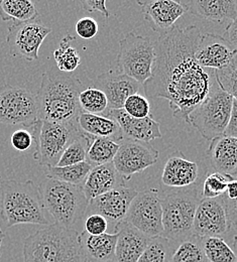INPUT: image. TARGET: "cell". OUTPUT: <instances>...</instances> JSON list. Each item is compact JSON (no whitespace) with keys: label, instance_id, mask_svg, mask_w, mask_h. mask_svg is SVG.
<instances>
[{"label":"cell","instance_id":"obj_1","mask_svg":"<svg viewBox=\"0 0 237 262\" xmlns=\"http://www.w3.org/2000/svg\"><path fill=\"white\" fill-rule=\"evenodd\" d=\"M201 31L196 26L174 27L155 42L152 76L143 84L146 97L169 101L173 115L190 124V114L209 95L214 83L208 70L195 59ZM215 77V76H214Z\"/></svg>","mask_w":237,"mask_h":262},{"label":"cell","instance_id":"obj_2","mask_svg":"<svg viewBox=\"0 0 237 262\" xmlns=\"http://www.w3.org/2000/svg\"><path fill=\"white\" fill-rule=\"evenodd\" d=\"M82 84L73 74L48 71L42 74L35 95L38 120L57 123H78L82 112L79 95Z\"/></svg>","mask_w":237,"mask_h":262},{"label":"cell","instance_id":"obj_3","mask_svg":"<svg viewBox=\"0 0 237 262\" xmlns=\"http://www.w3.org/2000/svg\"><path fill=\"white\" fill-rule=\"evenodd\" d=\"M24 262H87L80 233L53 223L24 242Z\"/></svg>","mask_w":237,"mask_h":262},{"label":"cell","instance_id":"obj_4","mask_svg":"<svg viewBox=\"0 0 237 262\" xmlns=\"http://www.w3.org/2000/svg\"><path fill=\"white\" fill-rule=\"evenodd\" d=\"M0 215L7 227L20 224L51 225L46 216L38 186L33 181L17 182L0 178Z\"/></svg>","mask_w":237,"mask_h":262},{"label":"cell","instance_id":"obj_5","mask_svg":"<svg viewBox=\"0 0 237 262\" xmlns=\"http://www.w3.org/2000/svg\"><path fill=\"white\" fill-rule=\"evenodd\" d=\"M38 191L45 209L56 224L74 229L73 227L85 218L89 201L82 186L46 178L38 186Z\"/></svg>","mask_w":237,"mask_h":262},{"label":"cell","instance_id":"obj_6","mask_svg":"<svg viewBox=\"0 0 237 262\" xmlns=\"http://www.w3.org/2000/svg\"><path fill=\"white\" fill-rule=\"evenodd\" d=\"M193 185L188 188L173 190L162 200L163 207V237L175 243L193 235V225L196 211L202 195L200 186Z\"/></svg>","mask_w":237,"mask_h":262},{"label":"cell","instance_id":"obj_7","mask_svg":"<svg viewBox=\"0 0 237 262\" xmlns=\"http://www.w3.org/2000/svg\"><path fill=\"white\" fill-rule=\"evenodd\" d=\"M33 133L35 150L34 159L41 166H57L63 152L84 132L78 123H57L38 120L28 128Z\"/></svg>","mask_w":237,"mask_h":262},{"label":"cell","instance_id":"obj_8","mask_svg":"<svg viewBox=\"0 0 237 262\" xmlns=\"http://www.w3.org/2000/svg\"><path fill=\"white\" fill-rule=\"evenodd\" d=\"M232 103L233 97L215 82L209 95L190 114V124L207 140L223 135L230 118Z\"/></svg>","mask_w":237,"mask_h":262},{"label":"cell","instance_id":"obj_9","mask_svg":"<svg viewBox=\"0 0 237 262\" xmlns=\"http://www.w3.org/2000/svg\"><path fill=\"white\" fill-rule=\"evenodd\" d=\"M118 71L141 85L150 78L156 60L155 43L147 36L130 33L119 41Z\"/></svg>","mask_w":237,"mask_h":262},{"label":"cell","instance_id":"obj_10","mask_svg":"<svg viewBox=\"0 0 237 262\" xmlns=\"http://www.w3.org/2000/svg\"><path fill=\"white\" fill-rule=\"evenodd\" d=\"M37 121L36 97L29 89L11 85L0 87V124L30 128Z\"/></svg>","mask_w":237,"mask_h":262},{"label":"cell","instance_id":"obj_11","mask_svg":"<svg viewBox=\"0 0 237 262\" xmlns=\"http://www.w3.org/2000/svg\"><path fill=\"white\" fill-rule=\"evenodd\" d=\"M124 221L149 238L163 236V207L158 190L137 193Z\"/></svg>","mask_w":237,"mask_h":262},{"label":"cell","instance_id":"obj_12","mask_svg":"<svg viewBox=\"0 0 237 262\" xmlns=\"http://www.w3.org/2000/svg\"><path fill=\"white\" fill-rule=\"evenodd\" d=\"M51 33L52 29L37 19L12 24L6 36L10 56L20 57L29 62L37 60L40 46Z\"/></svg>","mask_w":237,"mask_h":262},{"label":"cell","instance_id":"obj_13","mask_svg":"<svg viewBox=\"0 0 237 262\" xmlns=\"http://www.w3.org/2000/svg\"><path fill=\"white\" fill-rule=\"evenodd\" d=\"M158 159L159 151L147 143L124 139L112 163L122 180L128 181L134 174L156 164Z\"/></svg>","mask_w":237,"mask_h":262},{"label":"cell","instance_id":"obj_14","mask_svg":"<svg viewBox=\"0 0 237 262\" xmlns=\"http://www.w3.org/2000/svg\"><path fill=\"white\" fill-rule=\"evenodd\" d=\"M133 188H127L124 185L97 196L89 202L86 215L99 214L103 216L109 225L115 227L125 220L130 206L137 195Z\"/></svg>","mask_w":237,"mask_h":262},{"label":"cell","instance_id":"obj_15","mask_svg":"<svg viewBox=\"0 0 237 262\" xmlns=\"http://www.w3.org/2000/svg\"><path fill=\"white\" fill-rule=\"evenodd\" d=\"M193 233L200 237H222L228 233L223 196L200 201L194 219Z\"/></svg>","mask_w":237,"mask_h":262},{"label":"cell","instance_id":"obj_16","mask_svg":"<svg viewBox=\"0 0 237 262\" xmlns=\"http://www.w3.org/2000/svg\"><path fill=\"white\" fill-rule=\"evenodd\" d=\"M93 88L101 90L108 100V110H113L122 109L126 99L138 94L143 87L135 79L117 70L99 75L93 82Z\"/></svg>","mask_w":237,"mask_h":262},{"label":"cell","instance_id":"obj_17","mask_svg":"<svg viewBox=\"0 0 237 262\" xmlns=\"http://www.w3.org/2000/svg\"><path fill=\"white\" fill-rule=\"evenodd\" d=\"M236 53L222 36L202 33L195 52V59L206 70L219 71L230 65Z\"/></svg>","mask_w":237,"mask_h":262},{"label":"cell","instance_id":"obj_18","mask_svg":"<svg viewBox=\"0 0 237 262\" xmlns=\"http://www.w3.org/2000/svg\"><path fill=\"white\" fill-rule=\"evenodd\" d=\"M104 116L111 118L118 123L124 139L148 143L150 140L163 137L160 123L150 115L145 118H135L128 115L122 108L108 110Z\"/></svg>","mask_w":237,"mask_h":262},{"label":"cell","instance_id":"obj_19","mask_svg":"<svg viewBox=\"0 0 237 262\" xmlns=\"http://www.w3.org/2000/svg\"><path fill=\"white\" fill-rule=\"evenodd\" d=\"M137 4L154 30L161 33L170 31L176 21L187 12L181 2L173 0H144L137 1Z\"/></svg>","mask_w":237,"mask_h":262},{"label":"cell","instance_id":"obj_20","mask_svg":"<svg viewBox=\"0 0 237 262\" xmlns=\"http://www.w3.org/2000/svg\"><path fill=\"white\" fill-rule=\"evenodd\" d=\"M114 233H117L116 262H137L152 239L125 221L115 227Z\"/></svg>","mask_w":237,"mask_h":262},{"label":"cell","instance_id":"obj_21","mask_svg":"<svg viewBox=\"0 0 237 262\" xmlns=\"http://www.w3.org/2000/svg\"><path fill=\"white\" fill-rule=\"evenodd\" d=\"M199 179V166L197 163L189 161L176 152L166 162L162 174V184L175 190L193 186Z\"/></svg>","mask_w":237,"mask_h":262},{"label":"cell","instance_id":"obj_22","mask_svg":"<svg viewBox=\"0 0 237 262\" xmlns=\"http://www.w3.org/2000/svg\"><path fill=\"white\" fill-rule=\"evenodd\" d=\"M181 3L188 13L217 24L231 23L237 16V0H189Z\"/></svg>","mask_w":237,"mask_h":262},{"label":"cell","instance_id":"obj_23","mask_svg":"<svg viewBox=\"0 0 237 262\" xmlns=\"http://www.w3.org/2000/svg\"><path fill=\"white\" fill-rule=\"evenodd\" d=\"M120 186H123V180L116 171L113 163H109L94 166L82 188L87 200L90 202Z\"/></svg>","mask_w":237,"mask_h":262},{"label":"cell","instance_id":"obj_24","mask_svg":"<svg viewBox=\"0 0 237 262\" xmlns=\"http://www.w3.org/2000/svg\"><path fill=\"white\" fill-rule=\"evenodd\" d=\"M211 164L218 172L237 174V138L221 135L211 140L208 148Z\"/></svg>","mask_w":237,"mask_h":262},{"label":"cell","instance_id":"obj_25","mask_svg":"<svg viewBox=\"0 0 237 262\" xmlns=\"http://www.w3.org/2000/svg\"><path fill=\"white\" fill-rule=\"evenodd\" d=\"M80 238L87 262L115 260L117 233H105L93 236L83 231L80 233Z\"/></svg>","mask_w":237,"mask_h":262},{"label":"cell","instance_id":"obj_26","mask_svg":"<svg viewBox=\"0 0 237 262\" xmlns=\"http://www.w3.org/2000/svg\"><path fill=\"white\" fill-rule=\"evenodd\" d=\"M78 124L81 130L92 137L106 138L117 143H121L124 140L123 133L118 123L106 116L89 114L82 111L78 119Z\"/></svg>","mask_w":237,"mask_h":262},{"label":"cell","instance_id":"obj_27","mask_svg":"<svg viewBox=\"0 0 237 262\" xmlns=\"http://www.w3.org/2000/svg\"><path fill=\"white\" fill-rule=\"evenodd\" d=\"M38 12L31 0H1L0 17L4 21L12 20L13 24H20L36 19Z\"/></svg>","mask_w":237,"mask_h":262},{"label":"cell","instance_id":"obj_28","mask_svg":"<svg viewBox=\"0 0 237 262\" xmlns=\"http://www.w3.org/2000/svg\"><path fill=\"white\" fill-rule=\"evenodd\" d=\"M93 167L94 166L87 161L68 166H53L48 168L47 178L75 186H83Z\"/></svg>","mask_w":237,"mask_h":262},{"label":"cell","instance_id":"obj_29","mask_svg":"<svg viewBox=\"0 0 237 262\" xmlns=\"http://www.w3.org/2000/svg\"><path fill=\"white\" fill-rule=\"evenodd\" d=\"M170 262H209L204 252L202 237L193 234L178 243Z\"/></svg>","mask_w":237,"mask_h":262},{"label":"cell","instance_id":"obj_30","mask_svg":"<svg viewBox=\"0 0 237 262\" xmlns=\"http://www.w3.org/2000/svg\"><path fill=\"white\" fill-rule=\"evenodd\" d=\"M120 143L106 138L94 137L87 150V162L93 166L112 163Z\"/></svg>","mask_w":237,"mask_h":262},{"label":"cell","instance_id":"obj_31","mask_svg":"<svg viewBox=\"0 0 237 262\" xmlns=\"http://www.w3.org/2000/svg\"><path fill=\"white\" fill-rule=\"evenodd\" d=\"M177 245L163 236L154 237L137 262H170Z\"/></svg>","mask_w":237,"mask_h":262},{"label":"cell","instance_id":"obj_32","mask_svg":"<svg viewBox=\"0 0 237 262\" xmlns=\"http://www.w3.org/2000/svg\"><path fill=\"white\" fill-rule=\"evenodd\" d=\"M204 252L209 262H237L236 253L222 237H202Z\"/></svg>","mask_w":237,"mask_h":262},{"label":"cell","instance_id":"obj_33","mask_svg":"<svg viewBox=\"0 0 237 262\" xmlns=\"http://www.w3.org/2000/svg\"><path fill=\"white\" fill-rule=\"evenodd\" d=\"M75 39V36L68 33L63 37L59 49L54 52L55 61L60 72L72 74L81 63V57L78 51L70 46V43Z\"/></svg>","mask_w":237,"mask_h":262},{"label":"cell","instance_id":"obj_34","mask_svg":"<svg viewBox=\"0 0 237 262\" xmlns=\"http://www.w3.org/2000/svg\"><path fill=\"white\" fill-rule=\"evenodd\" d=\"M81 110L85 113L104 116L108 111V100L101 90L90 87L79 95Z\"/></svg>","mask_w":237,"mask_h":262},{"label":"cell","instance_id":"obj_35","mask_svg":"<svg viewBox=\"0 0 237 262\" xmlns=\"http://www.w3.org/2000/svg\"><path fill=\"white\" fill-rule=\"evenodd\" d=\"M94 137L84 133L72 142L63 152L57 166H68L87 161V150Z\"/></svg>","mask_w":237,"mask_h":262},{"label":"cell","instance_id":"obj_36","mask_svg":"<svg viewBox=\"0 0 237 262\" xmlns=\"http://www.w3.org/2000/svg\"><path fill=\"white\" fill-rule=\"evenodd\" d=\"M233 179L222 172H211L205 177L202 184V199H216L226 193L228 183Z\"/></svg>","mask_w":237,"mask_h":262},{"label":"cell","instance_id":"obj_37","mask_svg":"<svg viewBox=\"0 0 237 262\" xmlns=\"http://www.w3.org/2000/svg\"><path fill=\"white\" fill-rule=\"evenodd\" d=\"M214 76L219 87L237 100V53L230 65L225 69L214 71Z\"/></svg>","mask_w":237,"mask_h":262},{"label":"cell","instance_id":"obj_38","mask_svg":"<svg viewBox=\"0 0 237 262\" xmlns=\"http://www.w3.org/2000/svg\"><path fill=\"white\" fill-rule=\"evenodd\" d=\"M123 110L132 117L145 118L149 116L150 105L147 99L138 93L126 99L123 105Z\"/></svg>","mask_w":237,"mask_h":262},{"label":"cell","instance_id":"obj_39","mask_svg":"<svg viewBox=\"0 0 237 262\" xmlns=\"http://www.w3.org/2000/svg\"><path fill=\"white\" fill-rule=\"evenodd\" d=\"M85 229L84 231L93 236L102 235L107 233L108 222L107 220L99 214H90L85 216Z\"/></svg>","mask_w":237,"mask_h":262},{"label":"cell","instance_id":"obj_40","mask_svg":"<svg viewBox=\"0 0 237 262\" xmlns=\"http://www.w3.org/2000/svg\"><path fill=\"white\" fill-rule=\"evenodd\" d=\"M34 143V136L28 128H20L14 131L11 135V144L17 151L29 150Z\"/></svg>","mask_w":237,"mask_h":262},{"label":"cell","instance_id":"obj_41","mask_svg":"<svg viewBox=\"0 0 237 262\" xmlns=\"http://www.w3.org/2000/svg\"><path fill=\"white\" fill-rule=\"evenodd\" d=\"M76 33L83 39L93 38L99 31L97 21L92 17H83L76 24Z\"/></svg>","mask_w":237,"mask_h":262},{"label":"cell","instance_id":"obj_42","mask_svg":"<svg viewBox=\"0 0 237 262\" xmlns=\"http://www.w3.org/2000/svg\"><path fill=\"white\" fill-rule=\"evenodd\" d=\"M224 206L227 214V221H228V233H234L237 237V199L230 200L226 195H223Z\"/></svg>","mask_w":237,"mask_h":262},{"label":"cell","instance_id":"obj_43","mask_svg":"<svg viewBox=\"0 0 237 262\" xmlns=\"http://www.w3.org/2000/svg\"><path fill=\"white\" fill-rule=\"evenodd\" d=\"M81 5L83 9L87 12H94L98 11L103 14L104 17L109 18L110 12L108 11L106 7V1L105 0H82Z\"/></svg>","mask_w":237,"mask_h":262},{"label":"cell","instance_id":"obj_44","mask_svg":"<svg viewBox=\"0 0 237 262\" xmlns=\"http://www.w3.org/2000/svg\"><path fill=\"white\" fill-rule=\"evenodd\" d=\"M223 135L237 138V100L234 98H233V103H232L230 118H229L228 124L226 126V129L224 131Z\"/></svg>","mask_w":237,"mask_h":262},{"label":"cell","instance_id":"obj_45","mask_svg":"<svg viewBox=\"0 0 237 262\" xmlns=\"http://www.w3.org/2000/svg\"><path fill=\"white\" fill-rule=\"evenodd\" d=\"M223 38L229 43V46L237 51V16L227 26Z\"/></svg>","mask_w":237,"mask_h":262},{"label":"cell","instance_id":"obj_46","mask_svg":"<svg viewBox=\"0 0 237 262\" xmlns=\"http://www.w3.org/2000/svg\"><path fill=\"white\" fill-rule=\"evenodd\" d=\"M225 195L230 200H235V199H237V180L232 179L228 183Z\"/></svg>","mask_w":237,"mask_h":262},{"label":"cell","instance_id":"obj_47","mask_svg":"<svg viewBox=\"0 0 237 262\" xmlns=\"http://www.w3.org/2000/svg\"><path fill=\"white\" fill-rule=\"evenodd\" d=\"M5 237V233L1 229V226H0V256H1V246H2V242H3V239Z\"/></svg>","mask_w":237,"mask_h":262},{"label":"cell","instance_id":"obj_48","mask_svg":"<svg viewBox=\"0 0 237 262\" xmlns=\"http://www.w3.org/2000/svg\"><path fill=\"white\" fill-rule=\"evenodd\" d=\"M233 247H234L235 249H237V237H234V241H233Z\"/></svg>","mask_w":237,"mask_h":262},{"label":"cell","instance_id":"obj_49","mask_svg":"<svg viewBox=\"0 0 237 262\" xmlns=\"http://www.w3.org/2000/svg\"><path fill=\"white\" fill-rule=\"evenodd\" d=\"M106 262H116L115 260H111V261H106Z\"/></svg>","mask_w":237,"mask_h":262},{"label":"cell","instance_id":"obj_50","mask_svg":"<svg viewBox=\"0 0 237 262\" xmlns=\"http://www.w3.org/2000/svg\"><path fill=\"white\" fill-rule=\"evenodd\" d=\"M236 176H237V174H236Z\"/></svg>","mask_w":237,"mask_h":262}]
</instances>
